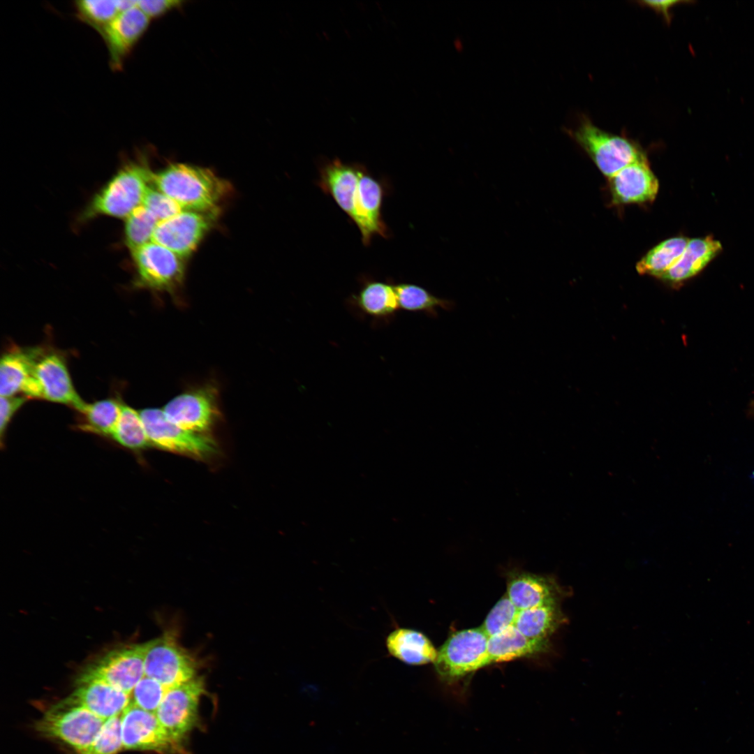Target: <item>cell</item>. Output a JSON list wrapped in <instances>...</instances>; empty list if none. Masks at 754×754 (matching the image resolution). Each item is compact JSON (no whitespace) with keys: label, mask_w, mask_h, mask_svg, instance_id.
<instances>
[{"label":"cell","mask_w":754,"mask_h":754,"mask_svg":"<svg viewBox=\"0 0 754 754\" xmlns=\"http://www.w3.org/2000/svg\"><path fill=\"white\" fill-rule=\"evenodd\" d=\"M154 188L184 209L211 212L229 191V184L207 168L173 163L153 174Z\"/></svg>","instance_id":"obj_1"},{"label":"cell","mask_w":754,"mask_h":754,"mask_svg":"<svg viewBox=\"0 0 754 754\" xmlns=\"http://www.w3.org/2000/svg\"><path fill=\"white\" fill-rule=\"evenodd\" d=\"M153 174L145 163H128L95 195L81 219L100 215L126 219L142 204Z\"/></svg>","instance_id":"obj_2"},{"label":"cell","mask_w":754,"mask_h":754,"mask_svg":"<svg viewBox=\"0 0 754 754\" xmlns=\"http://www.w3.org/2000/svg\"><path fill=\"white\" fill-rule=\"evenodd\" d=\"M566 133L587 154L608 178L628 165L646 158L641 146L625 135L607 132L582 116L575 128Z\"/></svg>","instance_id":"obj_3"},{"label":"cell","mask_w":754,"mask_h":754,"mask_svg":"<svg viewBox=\"0 0 754 754\" xmlns=\"http://www.w3.org/2000/svg\"><path fill=\"white\" fill-rule=\"evenodd\" d=\"M22 393L29 398L66 404L80 410L84 401L77 393L64 357L36 347L32 373Z\"/></svg>","instance_id":"obj_4"},{"label":"cell","mask_w":754,"mask_h":754,"mask_svg":"<svg viewBox=\"0 0 754 754\" xmlns=\"http://www.w3.org/2000/svg\"><path fill=\"white\" fill-rule=\"evenodd\" d=\"M105 722L82 706L62 701L46 711L35 727L43 735L59 739L78 753L92 744Z\"/></svg>","instance_id":"obj_5"},{"label":"cell","mask_w":754,"mask_h":754,"mask_svg":"<svg viewBox=\"0 0 754 754\" xmlns=\"http://www.w3.org/2000/svg\"><path fill=\"white\" fill-rule=\"evenodd\" d=\"M140 414L151 446L200 460L219 452L212 436L179 427L167 418L163 409L145 408Z\"/></svg>","instance_id":"obj_6"},{"label":"cell","mask_w":754,"mask_h":754,"mask_svg":"<svg viewBox=\"0 0 754 754\" xmlns=\"http://www.w3.org/2000/svg\"><path fill=\"white\" fill-rule=\"evenodd\" d=\"M488 639L480 627L455 632L438 651L434 663L436 672L452 681L490 665Z\"/></svg>","instance_id":"obj_7"},{"label":"cell","mask_w":754,"mask_h":754,"mask_svg":"<svg viewBox=\"0 0 754 754\" xmlns=\"http://www.w3.org/2000/svg\"><path fill=\"white\" fill-rule=\"evenodd\" d=\"M148 645L149 642L108 652L83 671L77 684L98 681L130 695L145 676V660Z\"/></svg>","instance_id":"obj_8"},{"label":"cell","mask_w":754,"mask_h":754,"mask_svg":"<svg viewBox=\"0 0 754 754\" xmlns=\"http://www.w3.org/2000/svg\"><path fill=\"white\" fill-rule=\"evenodd\" d=\"M120 717L124 748L161 754H185L183 743L168 733L155 713L144 710L131 702Z\"/></svg>","instance_id":"obj_9"},{"label":"cell","mask_w":754,"mask_h":754,"mask_svg":"<svg viewBox=\"0 0 754 754\" xmlns=\"http://www.w3.org/2000/svg\"><path fill=\"white\" fill-rule=\"evenodd\" d=\"M136 268L135 285L171 292L182 283L184 258L168 248L150 242L131 253Z\"/></svg>","instance_id":"obj_10"},{"label":"cell","mask_w":754,"mask_h":754,"mask_svg":"<svg viewBox=\"0 0 754 754\" xmlns=\"http://www.w3.org/2000/svg\"><path fill=\"white\" fill-rule=\"evenodd\" d=\"M196 666L195 659L180 645L173 633L167 632L149 642L145 674L166 688L195 677Z\"/></svg>","instance_id":"obj_11"},{"label":"cell","mask_w":754,"mask_h":754,"mask_svg":"<svg viewBox=\"0 0 754 754\" xmlns=\"http://www.w3.org/2000/svg\"><path fill=\"white\" fill-rule=\"evenodd\" d=\"M205 692L201 677L168 688L155 714L168 733L182 742L197 725L200 698Z\"/></svg>","instance_id":"obj_12"},{"label":"cell","mask_w":754,"mask_h":754,"mask_svg":"<svg viewBox=\"0 0 754 754\" xmlns=\"http://www.w3.org/2000/svg\"><path fill=\"white\" fill-rule=\"evenodd\" d=\"M218 212V209L211 212L184 210L170 219L158 221L151 241L183 258H186L211 229Z\"/></svg>","instance_id":"obj_13"},{"label":"cell","mask_w":754,"mask_h":754,"mask_svg":"<svg viewBox=\"0 0 754 754\" xmlns=\"http://www.w3.org/2000/svg\"><path fill=\"white\" fill-rule=\"evenodd\" d=\"M217 391L205 386L182 393L166 404L167 418L191 431L209 434L218 416Z\"/></svg>","instance_id":"obj_14"},{"label":"cell","mask_w":754,"mask_h":754,"mask_svg":"<svg viewBox=\"0 0 754 754\" xmlns=\"http://www.w3.org/2000/svg\"><path fill=\"white\" fill-rule=\"evenodd\" d=\"M383 195L384 188L381 183L362 165L351 219L360 230L365 245L369 244L374 235L383 237L387 235L380 211Z\"/></svg>","instance_id":"obj_15"},{"label":"cell","mask_w":754,"mask_h":754,"mask_svg":"<svg viewBox=\"0 0 754 754\" xmlns=\"http://www.w3.org/2000/svg\"><path fill=\"white\" fill-rule=\"evenodd\" d=\"M149 21L136 6L119 13L101 32L113 70L121 69L125 59L147 29Z\"/></svg>","instance_id":"obj_16"},{"label":"cell","mask_w":754,"mask_h":754,"mask_svg":"<svg viewBox=\"0 0 754 754\" xmlns=\"http://www.w3.org/2000/svg\"><path fill=\"white\" fill-rule=\"evenodd\" d=\"M609 186L612 202L616 204L652 202L659 188L647 158L628 165L609 178Z\"/></svg>","instance_id":"obj_17"},{"label":"cell","mask_w":754,"mask_h":754,"mask_svg":"<svg viewBox=\"0 0 754 754\" xmlns=\"http://www.w3.org/2000/svg\"><path fill=\"white\" fill-rule=\"evenodd\" d=\"M64 702L82 706L108 720L121 714L131 702L130 695L106 683L92 681L78 684Z\"/></svg>","instance_id":"obj_18"},{"label":"cell","mask_w":754,"mask_h":754,"mask_svg":"<svg viewBox=\"0 0 754 754\" xmlns=\"http://www.w3.org/2000/svg\"><path fill=\"white\" fill-rule=\"evenodd\" d=\"M507 589L508 597L519 611L559 603L563 593L552 578L526 572L512 573Z\"/></svg>","instance_id":"obj_19"},{"label":"cell","mask_w":754,"mask_h":754,"mask_svg":"<svg viewBox=\"0 0 754 754\" xmlns=\"http://www.w3.org/2000/svg\"><path fill=\"white\" fill-rule=\"evenodd\" d=\"M361 166L335 158L325 163L320 169L319 186L333 198L350 219L354 212V198Z\"/></svg>","instance_id":"obj_20"},{"label":"cell","mask_w":754,"mask_h":754,"mask_svg":"<svg viewBox=\"0 0 754 754\" xmlns=\"http://www.w3.org/2000/svg\"><path fill=\"white\" fill-rule=\"evenodd\" d=\"M719 241L710 236L689 239L678 261L659 279L678 284L700 272L721 251Z\"/></svg>","instance_id":"obj_21"},{"label":"cell","mask_w":754,"mask_h":754,"mask_svg":"<svg viewBox=\"0 0 754 754\" xmlns=\"http://www.w3.org/2000/svg\"><path fill=\"white\" fill-rule=\"evenodd\" d=\"M549 642L530 639L515 625L488 639L489 664L510 661L547 651Z\"/></svg>","instance_id":"obj_22"},{"label":"cell","mask_w":754,"mask_h":754,"mask_svg":"<svg viewBox=\"0 0 754 754\" xmlns=\"http://www.w3.org/2000/svg\"><path fill=\"white\" fill-rule=\"evenodd\" d=\"M351 304L362 314L376 320L390 319L399 309L394 284L366 280Z\"/></svg>","instance_id":"obj_23"},{"label":"cell","mask_w":754,"mask_h":754,"mask_svg":"<svg viewBox=\"0 0 754 754\" xmlns=\"http://www.w3.org/2000/svg\"><path fill=\"white\" fill-rule=\"evenodd\" d=\"M386 646L392 656L411 665L434 663L438 653L423 633L405 628L391 632L387 637Z\"/></svg>","instance_id":"obj_24"},{"label":"cell","mask_w":754,"mask_h":754,"mask_svg":"<svg viewBox=\"0 0 754 754\" xmlns=\"http://www.w3.org/2000/svg\"><path fill=\"white\" fill-rule=\"evenodd\" d=\"M36 347L15 348L6 352L0 362L1 397H12L23 392L31 376Z\"/></svg>","instance_id":"obj_25"},{"label":"cell","mask_w":754,"mask_h":754,"mask_svg":"<svg viewBox=\"0 0 754 754\" xmlns=\"http://www.w3.org/2000/svg\"><path fill=\"white\" fill-rule=\"evenodd\" d=\"M565 621L559 603H556L519 610L515 626L530 639L549 642Z\"/></svg>","instance_id":"obj_26"},{"label":"cell","mask_w":754,"mask_h":754,"mask_svg":"<svg viewBox=\"0 0 754 754\" xmlns=\"http://www.w3.org/2000/svg\"><path fill=\"white\" fill-rule=\"evenodd\" d=\"M122 404L114 399L84 403L77 411L81 421L77 427L84 431L112 437L121 414Z\"/></svg>","instance_id":"obj_27"},{"label":"cell","mask_w":754,"mask_h":754,"mask_svg":"<svg viewBox=\"0 0 754 754\" xmlns=\"http://www.w3.org/2000/svg\"><path fill=\"white\" fill-rule=\"evenodd\" d=\"M689 239L683 236L662 241L650 249L636 264L640 274L660 278L680 258Z\"/></svg>","instance_id":"obj_28"},{"label":"cell","mask_w":754,"mask_h":754,"mask_svg":"<svg viewBox=\"0 0 754 754\" xmlns=\"http://www.w3.org/2000/svg\"><path fill=\"white\" fill-rule=\"evenodd\" d=\"M399 307L401 309L422 312L430 317L438 315V309L451 311L455 304L452 300L440 298L422 286L408 283L394 284Z\"/></svg>","instance_id":"obj_29"},{"label":"cell","mask_w":754,"mask_h":754,"mask_svg":"<svg viewBox=\"0 0 754 754\" xmlns=\"http://www.w3.org/2000/svg\"><path fill=\"white\" fill-rule=\"evenodd\" d=\"M111 438L119 445L134 452L151 446L140 412L123 404Z\"/></svg>","instance_id":"obj_30"},{"label":"cell","mask_w":754,"mask_h":754,"mask_svg":"<svg viewBox=\"0 0 754 754\" xmlns=\"http://www.w3.org/2000/svg\"><path fill=\"white\" fill-rule=\"evenodd\" d=\"M158 223L154 214L142 205L126 218L124 242L131 253L151 242Z\"/></svg>","instance_id":"obj_31"},{"label":"cell","mask_w":754,"mask_h":754,"mask_svg":"<svg viewBox=\"0 0 754 754\" xmlns=\"http://www.w3.org/2000/svg\"><path fill=\"white\" fill-rule=\"evenodd\" d=\"M74 7L76 17L100 34L119 13L117 1L80 0Z\"/></svg>","instance_id":"obj_32"},{"label":"cell","mask_w":754,"mask_h":754,"mask_svg":"<svg viewBox=\"0 0 754 754\" xmlns=\"http://www.w3.org/2000/svg\"><path fill=\"white\" fill-rule=\"evenodd\" d=\"M121 748V717L117 716L106 720L92 744L76 754H116Z\"/></svg>","instance_id":"obj_33"},{"label":"cell","mask_w":754,"mask_h":754,"mask_svg":"<svg viewBox=\"0 0 754 754\" xmlns=\"http://www.w3.org/2000/svg\"><path fill=\"white\" fill-rule=\"evenodd\" d=\"M518 612L505 594L491 608L480 627L489 637L515 625Z\"/></svg>","instance_id":"obj_34"},{"label":"cell","mask_w":754,"mask_h":754,"mask_svg":"<svg viewBox=\"0 0 754 754\" xmlns=\"http://www.w3.org/2000/svg\"><path fill=\"white\" fill-rule=\"evenodd\" d=\"M167 690L158 681L145 676L133 688L131 700L141 709L155 713Z\"/></svg>","instance_id":"obj_35"},{"label":"cell","mask_w":754,"mask_h":754,"mask_svg":"<svg viewBox=\"0 0 754 754\" xmlns=\"http://www.w3.org/2000/svg\"><path fill=\"white\" fill-rule=\"evenodd\" d=\"M158 221L170 219L184 209L173 199L156 188L149 186L142 204Z\"/></svg>","instance_id":"obj_36"},{"label":"cell","mask_w":754,"mask_h":754,"mask_svg":"<svg viewBox=\"0 0 754 754\" xmlns=\"http://www.w3.org/2000/svg\"><path fill=\"white\" fill-rule=\"evenodd\" d=\"M25 396L1 397L0 400V433L1 443L8 426L17 411L27 400Z\"/></svg>","instance_id":"obj_37"},{"label":"cell","mask_w":754,"mask_h":754,"mask_svg":"<svg viewBox=\"0 0 754 754\" xmlns=\"http://www.w3.org/2000/svg\"><path fill=\"white\" fill-rule=\"evenodd\" d=\"M182 3L177 0H141L137 6L149 18H156L179 6Z\"/></svg>","instance_id":"obj_38"},{"label":"cell","mask_w":754,"mask_h":754,"mask_svg":"<svg viewBox=\"0 0 754 754\" xmlns=\"http://www.w3.org/2000/svg\"><path fill=\"white\" fill-rule=\"evenodd\" d=\"M681 1H638L637 3L643 7L649 8L653 10L658 15H660L663 20L667 24H670L672 20V15L671 14V10L677 4L681 3Z\"/></svg>","instance_id":"obj_39"}]
</instances>
